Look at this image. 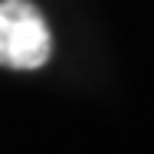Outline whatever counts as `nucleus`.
I'll list each match as a JSON object with an SVG mask.
<instances>
[{"label":"nucleus","mask_w":154,"mask_h":154,"mask_svg":"<svg viewBox=\"0 0 154 154\" xmlns=\"http://www.w3.org/2000/svg\"><path fill=\"white\" fill-rule=\"evenodd\" d=\"M53 53L43 13L30 0H0V66L39 69Z\"/></svg>","instance_id":"obj_1"}]
</instances>
